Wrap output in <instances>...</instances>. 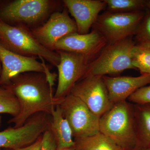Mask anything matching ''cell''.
<instances>
[{"instance_id":"obj_1","label":"cell","mask_w":150,"mask_h":150,"mask_svg":"<svg viewBox=\"0 0 150 150\" xmlns=\"http://www.w3.org/2000/svg\"><path fill=\"white\" fill-rule=\"evenodd\" d=\"M4 86L16 96L20 107L18 115L8 122L13 123L14 128L23 126L29 118L38 112L51 115L61 102L54 98L53 87L43 73L29 72L19 74Z\"/></svg>"},{"instance_id":"obj_3","label":"cell","mask_w":150,"mask_h":150,"mask_svg":"<svg viewBox=\"0 0 150 150\" xmlns=\"http://www.w3.org/2000/svg\"><path fill=\"white\" fill-rule=\"evenodd\" d=\"M99 131L124 150L137 146L133 103L127 100L115 103L100 118Z\"/></svg>"},{"instance_id":"obj_10","label":"cell","mask_w":150,"mask_h":150,"mask_svg":"<svg viewBox=\"0 0 150 150\" xmlns=\"http://www.w3.org/2000/svg\"><path fill=\"white\" fill-rule=\"evenodd\" d=\"M60 55L57 66L58 84L54 98L61 101L71 93L77 83L83 79L88 66L91 61L81 54L63 51H56Z\"/></svg>"},{"instance_id":"obj_29","label":"cell","mask_w":150,"mask_h":150,"mask_svg":"<svg viewBox=\"0 0 150 150\" xmlns=\"http://www.w3.org/2000/svg\"><path fill=\"white\" fill-rule=\"evenodd\" d=\"M2 72V65L1 63V60H0V76H1V74Z\"/></svg>"},{"instance_id":"obj_23","label":"cell","mask_w":150,"mask_h":150,"mask_svg":"<svg viewBox=\"0 0 150 150\" xmlns=\"http://www.w3.org/2000/svg\"><path fill=\"white\" fill-rule=\"evenodd\" d=\"M127 100L134 104H150V84L137 90Z\"/></svg>"},{"instance_id":"obj_13","label":"cell","mask_w":150,"mask_h":150,"mask_svg":"<svg viewBox=\"0 0 150 150\" xmlns=\"http://www.w3.org/2000/svg\"><path fill=\"white\" fill-rule=\"evenodd\" d=\"M107 45L102 35L93 29L87 34L77 32L63 38L55 46V51H63L83 55L93 61Z\"/></svg>"},{"instance_id":"obj_16","label":"cell","mask_w":150,"mask_h":150,"mask_svg":"<svg viewBox=\"0 0 150 150\" xmlns=\"http://www.w3.org/2000/svg\"><path fill=\"white\" fill-rule=\"evenodd\" d=\"M51 117L49 129L56 140L57 149L74 146L72 131L68 121L64 117L59 105L56 106Z\"/></svg>"},{"instance_id":"obj_18","label":"cell","mask_w":150,"mask_h":150,"mask_svg":"<svg viewBox=\"0 0 150 150\" xmlns=\"http://www.w3.org/2000/svg\"><path fill=\"white\" fill-rule=\"evenodd\" d=\"M74 141L75 150H124L100 132L88 137L74 138Z\"/></svg>"},{"instance_id":"obj_6","label":"cell","mask_w":150,"mask_h":150,"mask_svg":"<svg viewBox=\"0 0 150 150\" xmlns=\"http://www.w3.org/2000/svg\"><path fill=\"white\" fill-rule=\"evenodd\" d=\"M144 10L129 12L108 11L99 15L93 29L102 35L107 45L113 44L136 35Z\"/></svg>"},{"instance_id":"obj_30","label":"cell","mask_w":150,"mask_h":150,"mask_svg":"<svg viewBox=\"0 0 150 150\" xmlns=\"http://www.w3.org/2000/svg\"><path fill=\"white\" fill-rule=\"evenodd\" d=\"M1 116H0V126L1 125Z\"/></svg>"},{"instance_id":"obj_26","label":"cell","mask_w":150,"mask_h":150,"mask_svg":"<svg viewBox=\"0 0 150 150\" xmlns=\"http://www.w3.org/2000/svg\"><path fill=\"white\" fill-rule=\"evenodd\" d=\"M146 8L150 10V0H146Z\"/></svg>"},{"instance_id":"obj_12","label":"cell","mask_w":150,"mask_h":150,"mask_svg":"<svg viewBox=\"0 0 150 150\" xmlns=\"http://www.w3.org/2000/svg\"><path fill=\"white\" fill-rule=\"evenodd\" d=\"M33 35L43 47L55 51L57 42L65 36L77 32L74 20L71 18L67 9L55 12L47 21L39 27L31 30Z\"/></svg>"},{"instance_id":"obj_21","label":"cell","mask_w":150,"mask_h":150,"mask_svg":"<svg viewBox=\"0 0 150 150\" xmlns=\"http://www.w3.org/2000/svg\"><path fill=\"white\" fill-rule=\"evenodd\" d=\"M108 11L114 12H129L144 10L146 0H104Z\"/></svg>"},{"instance_id":"obj_25","label":"cell","mask_w":150,"mask_h":150,"mask_svg":"<svg viewBox=\"0 0 150 150\" xmlns=\"http://www.w3.org/2000/svg\"><path fill=\"white\" fill-rule=\"evenodd\" d=\"M42 144V135L38 139L37 141L32 144L30 145L25 147L18 149L16 150H40Z\"/></svg>"},{"instance_id":"obj_15","label":"cell","mask_w":150,"mask_h":150,"mask_svg":"<svg viewBox=\"0 0 150 150\" xmlns=\"http://www.w3.org/2000/svg\"><path fill=\"white\" fill-rule=\"evenodd\" d=\"M102 77L109 99L113 104L127 100L137 90L150 84V75L137 77Z\"/></svg>"},{"instance_id":"obj_7","label":"cell","mask_w":150,"mask_h":150,"mask_svg":"<svg viewBox=\"0 0 150 150\" xmlns=\"http://www.w3.org/2000/svg\"><path fill=\"white\" fill-rule=\"evenodd\" d=\"M51 115L40 112L29 118L23 126L0 131V149L16 150L32 144L50 128Z\"/></svg>"},{"instance_id":"obj_9","label":"cell","mask_w":150,"mask_h":150,"mask_svg":"<svg viewBox=\"0 0 150 150\" xmlns=\"http://www.w3.org/2000/svg\"><path fill=\"white\" fill-rule=\"evenodd\" d=\"M38 62L35 57L21 56L10 51L0 42V60L2 72L0 76V86L8 84L11 80L17 75L29 72L43 73L48 82L54 83L56 75L51 73L45 64L44 60Z\"/></svg>"},{"instance_id":"obj_31","label":"cell","mask_w":150,"mask_h":150,"mask_svg":"<svg viewBox=\"0 0 150 150\" xmlns=\"http://www.w3.org/2000/svg\"><path fill=\"white\" fill-rule=\"evenodd\" d=\"M0 150H2V149H0ZM7 150H9L8 149H7Z\"/></svg>"},{"instance_id":"obj_11","label":"cell","mask_w":150,"mask_h":150,"mask_svg":"<svg viewBox=\"0 0 150 150\" xmlns=\"http://www.w3.org/2000/svg\"><path fill=\"white\" fill-rule=\"evenodd\" d=\"M70 93L81 99L100 118L114 104L110 101L107 89L100 76L83 78L75 84Z\"/></svg>"},{"instance_id":"obj_17","label":"cell","mask_w":150,"mask_h":150,"mask_svg":"<svg viewBox=\"0 0 150 150\" xmlns=\"http://www.w3.org/2000/svg\"><path fill=\"white\" fill-rule=\"evenodd\" d=\"M133 106L137 139L136 149L150 147V104L133 103Z\"/></svg>"},{"instance_id":"obj_28","label":"cell","mask_w":150,"mask_h":150,"mask_svg":"<svg viewBox=\"0 0 150 150\" xmlns=\"http://www.w3.org/2000/svg\"><path fill=\"white\" fill-rule=\"evenodd\" d=\"M57 150H75L74 146L65 149H57Z\"/></svg>"},{"instance_id":"obj_27","label":"cell","mask_w":150,"mask_h":150,"mask_svg":"<svg viewBox=\"0 0 150 150\" xmlns=\"http://www.w3.org/2000/svg\"><path fill=\"white\" fill-rule=\"evenodd\" d=\"M135 150H150V147H139L137 148Z\"/></svg>"},{"instance_id":"obj_24","label":"cell","mask_w":150,"mask_h":150,"mask_svg":"<svg viewBox=\"0 0 150 150\" xmlns=\"http://www.w3.org/2000/svg\"><path fill=\"white\" fill-rule=\"evenodd\" d=\"M57 145L52 132L48 129L42 135V144L40 150H57Z\"/></svg>"},{"instance_id":"obj_14","label":"cell","mask_w":150,"mask_h":150,"mask_svg":"<svg viewBox=\"0 0 150 150\" xmlns=\"http://www.w3.org/2000/svg\"><path fill=\"white\" fill-rule=\"evenodd\" d=\"M63 2L74 19L77 33L80 34L89 33L100 12L106 7L104 0H64Z\"/></svg>"},{"instance_id":"obj_20","label":"cell","mask_w":150,"mask_h":150,"mask_svg":"<svg viewBox=\"0 0 150 150\" xmlns=\"http://www.w3.org/2000/svg\"><path fill=\"white\" fill-rule=\"evenodd\" d=\"M20 110L16 96L7 88L0 86V113H7L16 117Z\"/></svg>"},{"instance_id":"obj_22","label":"cell","mask_w":150,"mask_h":150,"mask_svg":"<svg viewBox=\"0 0 150 150\" xmlns=\"http://www.w3.org/2000/svg\"><path fill=\"white\" fill-rule=\"evenodd\" d=\"M135 36L136 43H150V10L146 8L144 15Z\"/></svg>"},{"instance_id":"obj_4","label":"cell","mask_w":150,"mask_h":150,"mask_svg":"<svg viewBox=\"0 0 150 150\" xmlns=\"http://www.w3.org/2000/svg\"><path fill=\"white\" fill-rule=\"evenodd\" d=\"M0 42L6 48L21 56L39 57L56 67L60 63L59 53L43 47L27 28L10 25L0 21Z\"/></svg>"},{"instance_id":"obj_8","label":"cell","mask_w":150,"mask_h":150,"mask_svg":"<svg viewBox=\"0 0 150 150\" xmlns=\"http://www.w3.org/2000/svg\"><path fill=\"white\" fill-rule=\"evenodd\" d=\"M59 105L69 124L74 138L88 137L100 132V118L77 97L70 93Z\"/></svg>"},{"instance_id":"obj_19","label":"cell","mask_w":150,"mask_h":150,"mask_svg":"<svg viewBox=\"0 0 150 150\" xmlns=\"http://www.w3.org/2000/svg\"><path fill=\"white\" fill-rule=\"evenodd\" d=\"M133 64L141 75H150V43H136L132 52Z\"/></svg>"},{"instance_id":"obj_2","label":"cell","mask_w":150,"mask_h":150,"mask_svg":"<svg viewBox=\"0 0 150 150\" xmlns=\"http://www.w3.org/2000/svg\"><path fill=\"white\" fill-rule=\"evenodd\" d=\"M62 5L63 1L15 0L1 6L0 21L31 30L44 24L52 13L62 11Z\"/></svg>"},{"instance_id":"obj_5","label":"cell","mask_w":150,"mask_h":150,"mask_svg":"<svg viewBox=\"0 0 150 150\" xmlns=\"http://www.w3.org/2000/svg\"><path fill=\"white\" fill-rule=\"evenodd\" d=\"M136 44L131 37L107 45L88 66L84 78L118 74L127 69H136L132 52Z\"/></svg>"}]
</instances>
